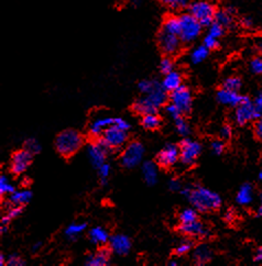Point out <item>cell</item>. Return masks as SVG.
<instances>
[{"label": "cell", "mask_w": 262, "mask_h": 266, "mask_svg": "<svg viewBox=\"0 0 262 266\" xmlns=\"http://www.w3.org/2000/svg\"><path fill=\"white\" fill-rule=\"evenodd\" d=\"M254 261L257 263H262V246L257 250V252H255Z\"/></svg>", "instance_id": "obj_54"}, {"label": "cell", "mask_w": 262, "mask_h": 266, "mask_svg": "<svg viewBox=\"0 0 262 266\" xmlns=\"http://www.w3.org/2000/svg\"><path fill=\"white\" fill-rule=\"evenodd\" d=\"M217 8L210 0H194L189 5V12L199 20L203 27H208L215 21Z\"/></svg>", "instance_id": "obj_4"}, {"label": "cell", "mask_w": 262, "mask_h": 266, "mask_svg": "<svg viewBox=\"0 0 262 266\" xmlns=\"http://www.w3.org/2000/svg\"><path fill=\"white\" fill-rule=\"evenodd\" d=\"M32 198V193L29 189H21V191H18L10 194L9 200L14 206H23L31 200Z\"/></svg>", "instance_id": "obj_25"}, {"label": "cell", "mask_w": 262, "mask_h": 266, "mask_svg": "<svg viewBox=\"0 0 262 266\" xmlns=\"http://www.w3.org/2000/svg\"><path fill=\"white\" fill-rule=\"evenodd\" d=\"M98 170H99V176H100V179H101V182H103V184H106L107 179H108V177H109L110 172H111L110 165H108V164L105 163L98 168Z\"/></svg>", "instance_id": "obj_45"}, {"label": "cell", "mask_w": 262, "mask_h": 266, "mask_svg": "<svg viewBox=\"0 0 262 266\" xmlns=\"http://www.w3.org/2000/svg\"><path fill=\"white\" fill-rule=\"evenodd\" d=\"M254 135L257 136L258 139H261L262 140V116L255 119V123H254Z\"/></svg>", "instance_id": "obj_48"}, {"label": "cell", "mask_w": 262, "mask_h": 266, "mask_svg": "<svg viewBox=\"0 0 262 266\" xmlns=\"http://www.w3.org/2000/svg\"><path fill=\"white\" fill-rule=\"evenodd\" d=\"M161 124V120L156 113H146L142 117V125L148 130H156Z\"/></svg>", "instance_id": "obj_30"}, {"label": "cell", "mask_w": 262, "mask_h": 266, "mask_svg": "<svg viewBox=\"0 0 262 266\" xmlns=\"http://www.w3.org/2000/svg\"><path fill=\"white\" fill-rule=\"evenodd\" d=\"M5 259H4V255H0V265H4L5 264Z\"/></svg>", "instance_id": "obj_58"}, {"label": "cell", "mask_w": 262, "mask_h": 266, "mask_svg": "<svg viewBox=\"0 0 262 266\" xmlns=\"http://www.w3.org/2000/svg\"><path fill=\"white\" fill-rule=\"evenodd\" d=\"M157 85L156 81H151V80H142L140 81L138 87H139V91L143 93V94H148L150 93L153 88H155V86Z\"/></svg>", "instance_id": "obj_42"}, {"label": "cell", "mask_w": 262, "mask_h": 266, "mask_svg": "<svg viewBox=\"0 0 262 266\" xmlns=\"http://www.w3.org/2000/svg\"><path fill=\"white\" fill-rule=\"evenodd\" d=\"M32 154L28 150H19L15 152L11 156V163H10V169L12 174L20 175L24 173L28 169L30 163L32 161Z\"/></svg>", "instance_id": "obj_13"}, {"label": "cell", "mask_w": 262, "mask_h": 266, "mask_svg": "<svg viewBox=\"0 0 262 266\" xmlns=\"http://www.w3.org/2000/svg\"><path fill=\"white\" fill-rule=\"evenodd\" d=\"M83 144V138L75 130H65L56 137L55 148L64 157H69L78 152Z\"/></svg>", "instance_id": "obj_3"}, {"label": "cell", "mask_w": 262, "mask_h": 266, "mask_svg": "<svg viewBox=\"0 0 262 266\" xmlns=\"http://www.w3.org/2000/svg\"><path fill=\"white\" fill-rule=\"evenodd\" d=\"M208 53H209V49L204 46V44H202V46H199L192 50L190 59L192 63H194V64H199V63H202L207 58Z\"/></svg>", "instance_id": "obj_28"}, {"label": "cell", "mask_w": 262, "mask_h": 266, "mask_svg": "<svg viewBox=\"0 0 262 266\" xmlns=\"http://www.w3.org/2000/svg\"><path fill=\"white\" fill-rule=\"evenodd\" d=\"M142 174L144 181L149 185H155L158 181V169L152 162H145L142 165Z\"/></svg>", "instance_id": "obj_26"}, {"label": "cell", "mask_w": 262, "mask_h": 266, "mask_svg": "<svg viewBox=\"0 0 262 266\" xmlns=\"http://www.w3.org/2000/svg\"><path fill=\"white\" fill-rule=\"evenodd\" d=\"M110 250L118 255H127L131 249L130 239L125 234H115L109 239Z\"/></svg>", "instance_id": "obj_15"}, {"label": "cell", "mask_w": 262, "mask_h": 266, "mask_svg": "<svg viewBox=\"0 0 262 266\" xmlns=\"http://www.w3.org/2000/svg\"><path fill=\"white\" fill-rule=\"evenodd\" d=\"M162 29H164L165 31H168V32L180 35V31H181L180 17L171 15V16L165 18L164 21H163V24H162Z\"/></svg>", "instance_id": "obj_27"}, {"label": "cell", "mask_w": 262, "mask_h": 266, "mask_svg": "<svg viewBox=\"0 0 262 266\" xmlns=\"http://www.w3.org/2000/svg\"><path fill=\"white\" fill-rule=\"evenodd\" d=\"M235 121L238 125H246L252 120L257 119V113H255V109L253 106V101L245 97L244 100L236 107V111H235Z\"/></svg>", "instance_id": "obj_8"}, {"label": "cell", "mask_w": 262, "mask_h": 266, "mask_svg": "<svg viewBox=\"0 0 262 266\" xmlns=\"http://www.w3.org/2000/svg\"><path fill=\"white\" fill-rule=\"evenodd\" d=\"M225 27H222V25L218 22L214 21L212 24L208 25V34L213 35L215 37H217V39H220V37L223 35V33H225Z\"/></svg>", "instance_id": "obj_34"}, {"label": "cell", "mask_w": 262, "mask_h": 266, "mask_svg": "<svg viewBox=\"0 0 262 266\" xmlns=\"http://www.w3.org/2000/svg\"><path fill=\"white\" fill-rule=\"evenodd\" d=\"M234 212L233 211H227L226 213H225V220L226 221H232L233 219H234Z\"/></svg>", "instance_id": "obj_55"}, {"label": "cell", "mask_w": 262, "mask_h": 266, "mask_svg": "<svg viewBox=\"0 0 262 266\" xmlns=\"http://www.w3.org/2000/svg\"><path fill=\"white\" fill-rule=\"evenodd\" d=\"M165 111H167L168 115H169L172 119H173V120H175L176 118L181 117V116L183 115V113H182L180 110H178L177 107H176L175 105L172 104V103L167 106V108H165Z\"/></svg>", "instance_id": "obj_46"}, {"label": "cell", "mask_w": 262, "mask_h": 266, "mask_svg": "<svg viewBox=\"0 0 262 266\" xmlns=\"http://www.w3.org/2000/svg\"><path fill=\"white\" fill-rule=\"evenodd\" d=\"M253 24H254L253 20H252V18H250V17H245V18L241 19V25L246 29H251L253 27Z\"/></svg>", "instance_id": "obj_53"}, {"label": "cell", "mask_w": 262, "mask_h": 266, "mask_svg": "<svg viewBox=\"0 0 262 266\" xmlns=\"http://www.w3.org/2000/svg\"><path fill=\"white\" fill-rule=\"evenodd\" d=\"M180 17L181 31L180 37L183 43H192L194 42L197 37L202 33L203 25L197 20L196 18L192 16L190 12L188 14H182Z\"/></svg>", "instance_id": "obj_5"}, {"label": "cell", "mask_w": 262, "mask_h": 266, "mask_svg": "<svg viewBox=\"0 0 262 266\" xmlns=\"http://www.w3.org/2000/svg\"><path fill=\"white\" fill-rule=\"evenodd\" d=\"M244 98L245 96H241L238 92L226 90V88L223 87L217 93V100L225 106L237 107L241 101L244 100Z\"/></svg>", "instance_id": "obj_17"}, {"label": "cell", "mask_w": 262, "mask_h": 266, "mask_svg": "<svg viewBox=\"0 0 262 266\" xmlns=\"http://www.w3.org/2000/svg\"><path fill=\"white\" fill-rule=\"evenodd\" d=\"M169 265H171V266H175V265H176V262H175V261H171V262L169 263Z\"/></svg>", "instance_id": "obj_59"}, {"label": "cell", "mask_w": 262, "mask_h": 266, "mask_svg": "<svg viewBox=\"0 0 262 266\" xmlns=\"http://www.w3.org/2000/svg\"><path fill=\"white\" fill-rule=\"evenodd\" d=\"M236 201L240 206H249L253 201V187L251 184L245 183L241 185L236 196Z\"/></svg>", "instance_id": "obj_20"}, {"label": "cell", "mask_w": 262, "mask_h": 266, "mask_svg": "<svg viewBox=\"0 0 262 266\" xmlns=\"http://www.w3.org/2000/svg\"><path fill=\"white\" fill-rule=\"evenodd\" d=\"M192 249V242L191 241H183L177 245V248L175 250V253L177 255H185L186 253H189Z\"/></svg>", "instance_id": "obj_43"}, {"label": "cell", "mask_w": 262, "mask_h": 266, "mask_svg": "<svg viewBox=\"0 0 262 266\" xmlns=\"http://www.w3.org/2000/svg\"><path fill=\"white\" fill-rule=\"evenodd\" d=\"M24 149L28 150L29 152H31L32 154H35L38 152H40L41 148H40V144L38 143V141L35 139H28L27 141L24 143Z\"/></svg>", "instance_id": "obj_41"}, {"label": "cell", "mask_w": 262, "mask_h": 266, "mask_svg": "<svg viewBox=\"0 0 262 266\" xmlns=\"http://www.w3.org/2000/svg\"><path fill=\"white\" fill-rule=\"evenodd\" d=\"M259 180L262 181V169H261V172L259 173Z\"/></svg>", "instance_id": "obj_60"}, {"label": "cell", "mask_w": 262, "mask_h": 266, "mask_svg": "<svg viewBox=\"0 0 262 266\" xmlns=\"http://www.w3.org/2000/svg\"><path fill=\"white\" fill-rule=\"evenodd\" d=\"M159 2L172 9H181L190 5V0H159Z\"/></svg>", "instance_id": "obj_35"}, {"label": "cell", "mask_w": 262, "mask_h": 266, "mask_svg": "<svg viewBox=\"0 0 262 266\" xmlns=\"http://www.w3.org/2000/svg\"><path fill=\"white\" fill-rule=\"evenodd\" d=\"M178 220H180V224H191L193 221L197 220V212L195 209L188 208L184 209L183 211L178 214Z\"/></svg>", "instance_id": "obj_31"}, {"label": "cell", "mask_w": 262, "mask_h": 266, "mask_svg": "<svg viewBox=\"0 0 262 266\" xmlns=\"http://www.w3.org/2000/svg\"><path fill=\"white\" fill-rule=\"evenodd\" d=\"M110 258V251L108 249H100L96 254L91 255L86 259L88 266H104L107 265Z\"/></svg>", "instance_id": "obj_22"}, {"label": "cell", "mask_w": 262, "mask_h": 266, "mask_svg": "<svg viewBox=\"0 0 262 266\" xmlns=\"http://www.w3.org/2000/svg\"><path fill=\"white\" fill-rule=\"evenodd\" d=\"M182 83H183L182 75L178 72L172 71L168 74H165V77L163 78L162 81V86L165 91L172 93L176 91L177 88H180L182 86Z\"/></svg>", "instance_id": "obj_19"}, {"label": "cell", "mask_w": 262, "mask_h": 266, "mask_svg": "<svg viewBox=\"0 0 262 266\" xmlns=\"http://www.w3.org/2000/svg\"><path fill=\"white\" fill-rule=\"evenodd\" d=\"M174 121H175V126H176L177 132L180 133V135L183 136V137L189 136V133H190V126H189L188 122L185 121V120L182 118V116L176 118V119L174 120Z\"/></svg>", "instance_id": "obj_36"}, {"label": "cell", "mask_w": 262, "mask_h": 266, "mask_svg": "<svg viewBox=\"0 0 262 266\" xmlns=\"http://www.w3.org/2000/svg\"><path fill=\"white\" fill-rule=\"evenodd\" d=\"M167 100V91L163 86L158 83L153 90L146 94V96L140 98L133 105V110L139 115H146V113H156L160 107L165 104Z\"/></svg>", "instance_id": "obj_2"}, {"label": "cell", "mask_w": 262, "mask_h": 266, "mask_svg": "<svg viewBox=\"0 0 262 266\" xmlns=\"http://www.w3.org/2000/svg\"><path fill=\"white\" fill-rule=\"evenodd\" d=\"M241 85L242 83L239 77H228L223 80V83H222L223 88H226V90L235 91V92H238L241 88Z\"/></svg>", "instance_id": "obj_33"}, {"label": "cell", "mask_w": 262, "mask_h": 266, "mask_svg": "<svg viewBox=\"0 0 262 266\" xmlns=\"http://www.w3.org/2000/svg\"><path fill=\"white\" fill-rule=\"evenodd\" d=\"M181 151L175 144H168L159 152L157 156V162L160 166L164 168H169L174 166L176 162L180 160Z\"/></svg>", "instance_id": "obj_12"}, {"label": "cell", "mask_w": 262, "mask_h": 266, "mask_svg": "<svg viewBox=\"0 0 262 266\" xmlns=\"http://www.w3.org/2000/svg\"><path fill=\"white\" fill-rule=\"evenodd\" d=\"M21 212H22V207H21V206H14V207H11V208L9 209L8 213L6 214V216L2 219V225L7 226V225L9 224V221H11L12 219L17 218L18 216H20Z\"/></svg>", "instance_id": "obj_32"}, {"label": "cell", "mask_w": 262, "mask_h": 266, "mask_svg": "<svg viewBox=\"0 0 262 266\" xmlns=\"http://www.w3.org/2000/svg\"><path fill=\"white\" fill-rule=\"evenodd\" d=\"M258 216L262 217V192L260 194V206L258 208Z\"/></svg>", "instance_id": "obj_56"}, {"label": "cell", "mask_w": 262, "mask_h": 266, "mask_svg": "<svg viewBox=\"0 0 262 266\" xmlns=\"http://www.w3.org/2000/svg\"><path fill=\"white\" fill-rule=\"evenodd\" d=\"M160 71L163 74H168L172 71H174V62L170 58H164L160 62Z\"/></svg>", "instance_id": "obj_39"}, {"label": "cell", "mask_w": 262, "mask_h": 266, "mask_svg": "<svg viewBox=\"0 0 262 266\" xmlns=\"http://www.w3.org/2000/svg\"><path fill=\"white\" fill-rule=\"evenodd\" d=\"M7 265H9V266H21V265H24V262H23V259L21 257H19L18 255H11L8 258Z\"/></svg>", "instance_id": "obj_49"}, {"label": "cell", "mask_w": 262, "mask_h": 266, "mask_svg": "<svg viewBox=\"0 0 262 266\" xmlns=\"http://www.w3.org/2000/svg\"><path fill=\"white\" fill-rule=\"evenodd\" d=\"M15 192H16L15 187L11 185L7 177H5V176L0 177V194L2 195L9 194L10 195Z\"/></svg>", "instance_id": "obj_37"}, {"label": "cell", "mask_w": 262, "mask_h": 266, "mask_svg": "<svg viewBox=\"0 0 262 266\" xmlns=\"http://www.w3.org/2000/svg\"><path fill=\"white\" fill-rule=\"evenodd\" d=\"M115 122V118L110 117H98L95 118L91 125H89V132L93 137H101L107 128H109Z\"/></svg>", "instance_id": "obj_18"}, {"label": "cell", "mask_w": 262, "mask_h": 266, "mask_svg": "<svg viewBox=\"0 0 262 266\" xmlns=\"http://www.w3.org/2000/svg\"><path fill=\"white\" fill-rule=\"evenodd\" d=\"M182 40L180 35L168 32L161 28L158 34V44L160 50L165 55H175L180 52L182 49Z\"/></svg>", "instance_id": "obj_7"}, {"label": "cell", "mask_w": 262, "mask_h": 266, "mask_svg": "<svg viewBox=\"0 0 262 266\" xmlns=\"http://www.w3.org/2000/svg\"><path fill=\"white\" fill-rule=\"evenodd\" d=\"M215 21L220 23L225 28L232 27L235 21V10L231 7L217 10L215 15Z\"/></svg>", "instance_id": "obj_21"}, {"label": "cell", "mask_w": 262, "mask_h": 266, "mask_svg": "<svg viewBox=\"0 0 262 266\" xmlns=\"http://www.w3.org/2000/svg\"><path fill=\"white\" fill-rule=\"evenodd\" d=\"M203 44L205 46L206 48H208L209 50H214L216 48H218L219 46V39H217V37L210 35V34H206L205 37H204L203 40Z\"/></svg>", "instance_id": "obj_40"}, {"label": "cell", "mask_w": 262, "mask_h": 266, "mask_svg": "<svg viewBox=\"0 0 262 266\" xmlns=\"http://www.w3.org/2000/svg\"><path fill=\"white\" fill-rule=\"evenodd\" d=\"M193 258L197 265H204L212 259V251L206 245L197 246L194 251Z\"/></svg>", "instance_id": "obj_24"}, {"label": "cell", "mask_w": 262, "mask_h": 266, "mask_svg": "<svg viewBox=\"0 0 262 266\" xmlns=\"http://www.w3.org/2000/svg\"><path fill=\"white\" fill-rule=\"evenodd\" d=\"M41 248V243H39V242H38V243H35V245L33 246V248H32V250H33L34 252H36L38 250H39Z\"/></svg>", "instance_id": "obj_57"}, {"label": "cell", "mask_w": 262, "mask_h": 266, "mask_svg": "<svg viewBox=\"0 0 262 266\" xmlns=\"http://www.w3.org/2000/svg\"><path fill=\"white\" fill-rule=\"evenodd\" d=\"M249 68H250V72L252 74L262 75V58H260V56L253 58L249 63Z\"/></svg>", "instance_id": "obj_38"}, {"label": "cell", "mask_w": 262, "mask_h": 266, "mask_svg": "<svg viewBox=\"0 0 262 266\" xmlns=\"http://www.w3.org/2000/svg\"><path fill=\"white\" fill-rule=\"evenodd\" d=\"M108 151H109V148L107 147L101 139L89 143L87 147V155L89 161L95 167L99 168L103 164H105Z\"/></svg>", "instance_id": "obj_9"}, {"label": "cell", "mask_w": 262, "mask_h": 266, "mask_svg": "<svg viewBox=\"0 0 262 266\" xmlns=\"http://www.w3.org/2000/svg\"><path fill=\"white\" fill-rule=\"evenodd\" d=\"M186 197L192 206L201 212L215 211L221 206L220 196L203 186L191 187V191Z\"/></svg>", "instance_id": "obj_1"}, {"label": "cell", "mask_w": 262, "mask_h": 266, "mask_svg": "<svg viewBox=\"0 0 262 266\" xmlns=\"http://www.w3.org/2000/svg\"><path fill=\"white\" fill-rule=\"evenodd\" d=\"M171 103L175 105L182 113L190 112L192 108V95L185 86H181L170 95Z\"/></svg>", "instance_id": "obj_14"}, {"label": "cell", "mask_w": 262, "mask_h": 266, "mask_svg": "<svg viewBox=\"0 0 262 266\" xmlns=\"http://www.w3.org/2000/svg\"><path fill=\"white\" fill-rule=\"evenodd\" d=\"M210 148H212V151H213L214 154L220 155L223 153V151H225V144H223V142L220 140H215L212 142Z\"/></svg>", "instance_id": "obj_47"}, {"label": "cell", "mask_w": 262, "mask_h": 266, "mask_svg": "<svg viewBox=\"0 0 262 266\" xmlns=\"http://www.w3.org/2000/svg\"><path fill=\"white\" fill-rule=\"evenodd\" d=\"M101 140L110 149H118L126 143L127 141V131L118 128L115 124L107 128L101 136Z\"/></svg>", "instance_id": "obj_10"}, {"label": "cell", "mask_w": 262, "mask_h": 266, "mask_svg": "<svg viewBox=\"0 0 262 266\" xmlns=\"http://www.w3.org/2000/svg\"><path fill=\"white\" fill-rule=\"evenodd\" d=\"M232 133H233V130H232L231 125H223L220 129V137L222 139H229L232 137Z\"/></svg>", "instance_id": "obj_52"}, {"label": "cell", "mask_w": 262, "mask_h": 266, "mask_svg": "<svg viewBox=\"0 0 262 266\" xmlns=\"http://www.w3.org/2000/svg\"><path fill=\"white\" fill-rule=\"evenodd\" d=\"M143 154H144L143 145L138 141H133L130 142L125 148L123 154H121L120 157V162L123 164L124 167L133 168L141 163Z\"/></svg>", "instance_id": "obj_6"}, {"label": "cell", "mask_w": 262, "mask_h": 266, "mask_svg": "<svg viewBox=\"0 0 262 266\" xmlns=\"http://www.w3.org/2000/svg\"><path fill=\"white\" fill-rule=\"evenodd\" d=\"M181 161L183 164L188 166L193 165L196 158L199 157L202 152V147L199 142L190 140V139H185L181 143Z\"/></svg>", "instance_id": "obj_11"}, {"label": "cell", "mask_w": 262, "mask_h": 266, "mask_svg": "<svg viewBox=\"0 0 262 266\" xmlns=\"http://www.w3.org/2000/svg\"><path fill=\"white\" fill-rule=\"evenodd\" d=\"M252 101H253L255 113H257V118H259L262 116V91L255 95V97Z\"/></svg>", "instance_id": "obj_44"}, {"label": "cell", "mask_w": 262, "mask_h": 266, "mask_svg": "<svg viewBox=\"0 0 262 266\" xmlns=\"http://www.w3.org/2000/svg\"><path fill=\"white\" fill-rule=\"evenodd\" d=\"M169 188L171 189L172 192H178V191H182V183L181 181L178 180H171L169 182Z\"/></svg>", "instance_id": "obj_51"}, {"label": "cell", "mask_w": 262, "mask_h": 266, "mask_svg": "<svg viewBox=\"0 0 262 266\" xmlns=\"http://www.w3.org/2000/svg\"><path fill=\"white\" fill-rule=\"evenodd\" d=\"M89 239L95 244H105L109 241V233L103 227H95L89 231Z\"/></svg>", "instance_id": "obj_23"}, {"label": "cell", "mask_w": 262, "mask_h": 266, "mask_svg": "<svg viewBox=\"0 0 262 266\" xmlns=\"http://www.w3.org/2000/svg\"><path fill=\"white\" fill-rule=\"evenodd\" d=\"M85 229H86L85 223H74L66 228L65 236L69 240H72V241H75V240L80 237V234Z\"/></svg>", "instance_id": "obj_29"}, {"label": "cell", "mask_w": 262, "mask_h": 266, "mask_svg": "<svg viewBox=\"0 0 262 266\" xmlns=\"http://www.w3.org/2000/svg\"><path fill=\"white\" fill-rule=\"evenodd\" d=\"M178 229L184 234H186V236L193 238H206L209 234L207 227L204 226L199 220L193 221L191 224H181Z\"/></svg>", "instance_id": "obj_16"}, {"label": "cell", "mask_w": 262, "mask_h": 266, "mask_svg": "<svg viewBox=\"0 0 262 266\" xmlns=\"http://www.w3.org/2000/svg\"><path fill=\"white\" fill-rule=\"evenodd\" d=\"M114 124L116 125V126H118V128L125 130V131H128V130L130 129V124L128 123V121H126V120L121 119V118H115Z\"/></svg>", "instance_id": "obj_50"}]
</instances>
